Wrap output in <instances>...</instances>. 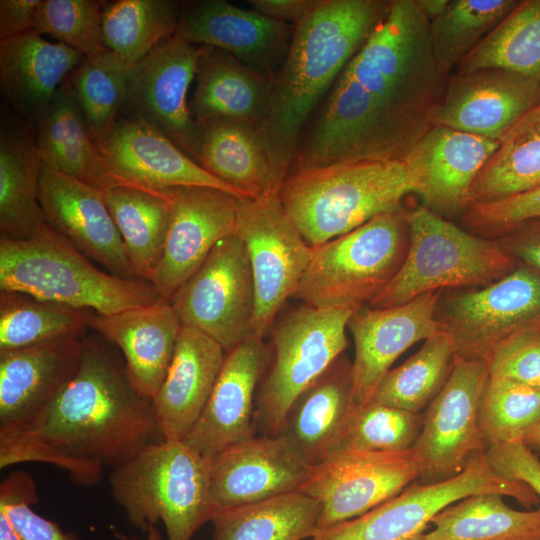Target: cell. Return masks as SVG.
Returning a JSON list of instances; mask_svg holds the SVG:
<instances>
[{"label": "cell", "mask_w": 540, "mask_h": 540, "mask_svg": "<svg viewBox=\"0 0 540 540\" xmlns=\"http://www.w3.org/2000/svg\"><path fill=\"white\" fill-rule=\"evenodd\" d=\"M446 81L427 16L416 0H391L308 121L289 173L340 162L403 161L437 125Z\"/></svg>", "instance_id": "cell-1"}, {"label": "cell", "mask_w": 540, "mask_h": 540, "mask_svg": "<svg viewBox=\"0 0 540 540\" xmlns=\"http://www.w3.org/2000/svg\"><path fill=\"white\" fill-rule=\"evenodd\" d=\"M78 372L46 406L0 427V468L41 462L80 486L98 484L105 468L125 464L164 439L152 400L132 386L119 349L91 330Z\"/></svg>", "instance_id": "cell-2"}, {"label": "cell", "mask_w": 540, "mask_h": 540, "mask_svg": "<svg viewBox=\"0 0 540 540\" xmlns=\"http://www.w3.org/2000/svg\"><path fill=\"white\" fill-rule=\"evenodd\" d=\"M391 0H319L293 28L273 75L258 132L276 189L289 173L300 136L336 80L387 12Z\"/></svg>", "instance_id": "cell-3"}, {"label": "cell", "mask_w": 540, "mask_h": 540, "mask_svg": "<svg viewBox=\"0 0 540 540\" xmlns=\"http://www.w3.org/2000/svg\"><path fill=\"white\" fill-rule=\"evenodd\" d=\"M410 193L417 187L403 161L373 160L293 171L277 189L287 215L312 247L402 208Z\"/></svg>", "instance_id": "cell-4"}, {"label": "cell", "mask_w": 540, "mask_h": 540, "mask_svg": "<svg viewBox=\"0 0 540 540\" xmlns=\"http://www.w3.org/2000/svg\"><path fill=\"white\" fill-rule=\"evenodd\" d=\"M0 291L24 293L103 315L161 298L147 280L101 270L47 224L28 239L0 238Z\"/></svg>", "instance_id": "cell-5"}, {"label": "cell", "mask_w": 540, "mask_h": 540, "mask_svg": "<svg viewBox=\"0 0 540 540\" xmlns=\"http://www.w3.org/2000/svg\"><path fill=\"white\" fill-rule=\"evenodd\" d=\"M109 482L128 521L143 532L162 521L167 540H192L216 513L210 459L184 441L150 445L111 470Z\"/></svg>", "instance_id": "cell-6"}, {"label": "cell", "mask_w": 540, "mask_h": 540, "mask_svg": "<svg viewBox=\"0 0 540 540\" xmlns=\"http://www.w3.org/2000/svg\"><path fill=\"white\" fill-rule=\"evenodd\" d=\"M407 221L405 259L369 307H393L442 289L486 286L519 266L498 239L472 233L424 205L408 211Z\"/></svg>", "instance_id": "cell-7"}, {"label": "cell", "mask_w": 540, "mask_h": 540, "mask_svg": "<svg viewBox=\"0 0 540 540\" xmlns=\"http://www.w3.org/2000/svg\"><path fill=\"white\" fill-rule=\"evenodd\" d=\"M407 212L381 213L358 228L312 247L294 298L315 308L365 306L391 282L408 249Z\"/></svg>", "instance_id": "cell-8"}, {"label": "cell", "mask_w": 540, "mask_h": 540, "mask_svg": "<svg viewBox=\"0 0 540 540\" xmlns=\"http://www.w3.org/2000/svg\"><path fill=\"white\" fill-rule=\"evenodd\" d=\"M358 308L302 304L274 321L271 350L255 398L256 434L280 435L295 399L344 353L348 321Z\"/></svg>", "instance_id": "cell-9"}, {"label": "cell", "mask_w": 540, "mask_h": 540, "mask_svg": "<svg viewBox=\"0 0 540 540\" xmlns=\"http://www.w3.org/2000/svg\"><path fill=\"white\" fill-rule=\"evenodd\" d=\"M482 493L509 496L526 507L540 503L528 485L497 475L484 450L457 476L430 484L415 481L359 517L318 529L309 540H417L444 508Z\"/></svg>", "instance_id": "cell-10"}, {"label": "cell", "mask_w": 540, "mask_h": 540, "mask_svg": "<svg viewBox=\"0 0 540 540\" xmlns=\"http://www.w3.org/2000/svg\"><path fill=\"white\" fill-rule=\"evenodd\" d=\"M235 233L246 246L255 284L253 335L263 339L286 300L294 296L312 246L287 215L276 191L239 198Z\"/></svg>", "instance_id": "cell-11"}, {"label": "cell", "mask_w": 540, "mask_h": 540, "mask_svg": "<svg viewBox=\"0 0 540 540\" xmlns=\"http://www.w3.org/2000/svg\"><path fill=\"white\" fill-rule=\"evenodd\" d=\"M182 325L193 327L229 352L253 335L256 293L243 240H220L202 266L170 300Z\"/></svg>", "instance_id": "cell-12"}, {"label": "cell", "mask_w": 540, "mask_h": 540, "mask_svg": "<svg viewBox=\"0 0 540 540\" xmlns=\"http://www.w3.org/2000/svg\"><path fill=\"white\" fill-rule=\"evenodd\" d=\"M540 319V271L519 264L509 274L450 296L437 310L455 357L487 362L495 348Z\"/></svg>", "instance_id": "cell-13"}, {"label": "cell", "mask_w": 540, "mask_h": 540, "mask_svg": "<svg viewBox=\"0 0 540 540\" xmlns=\"http://www.w3.org/2000/svg\"><path fill=\"white\" fill-rule=\"evenodd\" d=\"M488 365L456 358L443 388L425 409L420 435L412 451L417 482L430 484L460 474L470 459L485 450L478 426V410Z\"/></svg>", "instance_id": "cell-14"}, {"label": "cell", "mask_w": 540, "mask_h": 540, "mask_svg": "<svg viewBox=\"0 0 540 540\" xmlns=\"http://www.w3.org/2000/svg\"><path fill=\"white\" fill-rule=\"evenodd\" d=\"M200 46L174 35L130 69L127 95L118 116L144 121L198 162L201 126L187 104L196 77Z\"/></svg>", "instance_id": "cell-15"}, {"label": "cell", "mask_w": 540, "mask_h": 540, "mask_svg": "<svg viewBox=\"0 0 540 540\" xmlns=\"http://www.w3.org/2000/svg\"><path fill=\"white\" fill-rule=\"evenodd\" d=\"M412 449L344 451L313 466L300 492L321 505L318 529L359 517L417 481Z\"/></svg>", "instance_id": "cell-16"}, {"label": "cell", "mask_w": 540, "mask_h": 540, "mask_svg": "<svg viewBox=\"0 0 540 540\" xmlns=\"http://www.w3.org/2000/svg\"><path fill=\"white\" fill-rule=\"evenodd\" d=\"M161 190L169 203L170 224L163 256L150 283L170 301L216 244L236 232L240 197L202 186Z\"/></svg>", "instance_id": "cell-17"}, {"label": "cell", "mask_w": 540, "mask_h": 540, "mask_svg": "<svg viewBox=\"0 0 540 540\" xmlns=\"http://www.w3.org/2000/svg\"><path fill=\"white\" fill-rule=\"evenodd\" d=\"M39 201L44 222L81 253L112 275L138 278L102 190L42 161Z\"/></svg>", "instance_id": "cell-18"}, {"label": "cell", "mask_w": 540, "mask_h": 540, "mask_svg": "<svg viewBox=\"0 0 540 540\" xmlns=\"http://www.w3.org/2000/svg\"><path fill=\"white\" fill-rule=\"evenodd\" d=\"M440 292L388 307H359L348 321L354 342L353 400L366 405L396 359L419 341L440 331L437 320Z\"/></svg>", "instance_id": "cell-19"}, {"label": "cell", "mask_w": 540, "mask_h": 540, "mask_svg": "<svg viewBox=\"0 0 540 540\" xmlns=\"http://www.w3.org/2000/svg\"><path fill=\"white\" fill-rule=\"evenodd\" d=\"M114 173L128 184L148 189L202 186L248 198L206 171L161 131L150 124L118 116L95 141Z\"/></svg>", "instance_id": "cell-20"}, {"label": "cell", "mask_w": 540, "mask_h": 540, "mask_svg": "<svg viewBox=\"0 0 540 540\" xmlns=\"http://www.w3.org/2000/svg\"><path fill=\"white\" fill-rule=\"evenodd\" d=\"M312 468L282 436L256 435L234 444L210 460L216 512L297 492Z\"/></svg>", "instance_id": "cell-21"}, {"label": "cell", "mask_w": 540, "mask_h": 540, "mask_svg": "<svg viewBox=\"0 0 540 540\" xmlns=\"http://www.w3.org/2000/svg\"><path fill=\"white\" fill-rule=\"evenodd\" d=\"M540 104V80L499 68L454 72L437 116L443 125L499 140Z\"/></svg>", "instance_id": "cell-22"}, {"label": "cell", "mask_w": 540, "mask_h": 540, "mask_svg": "<svg viewBox=\"0 0 540 540\" xmlns=\"http://www.w3.org/2000/svg\"><path fill=\"white\" fill-rule=\"evenodd\" d=\"M289 23L245 10L224 0L182 4L176 35L186 42L230 53L260 72L274 75L287 54Z\"/></svg>", "instance_id": "cell-23"}, {"label": "cell", "mask_w": 540, "mask_h": 540, "mask_svg": "<svg viewBox=\"0 0 540 540\" xmlns=\"http://www.w3.org/2000/svg\"><path fill=\"white\" fill-rule=\"evenodd\" d=\"M269 350L251 336L226 353L209 400L184 442L212 459L230 446L256 436L255 398Z\"/></svg>", "instance_id": "cell-24"}, {"label": "cell", "mask_w": 540, "mask_h": 540, "mask_svg": "<svg viewBox=\"0 0 540 540\" xmlns=\"http://www.w3.org/2000/svg\"><path fill=\"white\" fill-rule=\"evenodd\" d=\"M499 140L433 127L403 160L424 206L443 217L463 214L471 186Z\"/></svg>", "instance_id": "cell-25"}, {"label": "cell", "mask_w": 540, "mask_h": 540, "mask_svg": "<svg viewBox=\"0 0 540 540\" xmlns=\"http://www.w3.org/2000/svg\"><path fill=\"white\" fill-rule=\"evenodd\" d=\"M181 327L172 303L162 297L115 314L94 312L89 324L119 349L132 386L151 400L166 377Z\"/></svg>", "instance_id": "cell-26"}, {"label": "cell", "mask_w": 540, "mask_h": 540, "mask_svg": "<svg viewBox=\"0 0 540 540\" xmlns=\"http://www.w3.org/2000/svg\"><path fill=\"white\" fill-rule=\"evenodd\" d=\"M84 336H67L0 350V427L51 402L80 367Z\"/></svg>", "instance_id": "cell-27"}, {"label": "cell", "mask_w": 540, "mask_h": 540, "mask_svg": "<svg viewBox=\"0 0 540 540\" xmlns=\"http://www.w3.org/2000/svg\"><path fill=\"white\" fill-rule=\"evenodd\" d=\"M226 352L205 333L182 325L166 377L152 399L165 440L184 441L202 414Z\"/></svg>", "instance_id": "cell-28"}, {"label": "cell", "mask_w": 540, "mask_h": 540, "mask_svg": "<svg viewBox=\"0 0 540 540\" xmlns=\"http://www.w3.org/2000/svg\"><path fill=\"white\" fill-rule=\"evenodd\" d=\"M84 55L34 30L0 41L1 94L33 126Z\"/></svg>", "instance_id": "cell-29"}, {"label": "cell", "mask_w": 540, "mask_h": 540, "mask_svg": "<svg viewBox=\"0 0 540 540\" xmlns=\"http://www.w3.org/2000/svg\"><path fill=\"white\" fill-rule=\"evenodd\" d=\"M352 362L339 356L292 403L279 436L311 466L327 460L357 408Z\"/></svg>", "instance_id": "cell-30"}, {"label": "cell", "mask_w": 540, "mask_h": 540, "mask_svg": "<svg viewBox=\"0 0 540 540\" xmlns=\"http://www.w3.org/2000/svg\"><path fill=\"white\" fill-rule=\"evenodd\" d=\"M191 114L245 123L259 130L269 108L273 75L260 72L223 50L200 46Z\"/></svg>", "instance_id": "cell-31"}, {"label": "cell", "mask_w": 540, "mask_h": 540, "mask_svg": "<svg viewBox=\"0 0 540 540\" xmlns=\"http://www.w3.org/2000/svg\"><path fill=\"white\" fill-rule=\"evenodd\" d=\"M42 159L33 126L2 115L0 126L1 237L23 240L46 224L39 201Z\"/></svg>", "instance_id": "cell-32"}, {"label": "cell", "mask_w": 540, "mask_h": 540, "mask_svg": "<svg viewBox=\"0 0 540 540\" xmlns=\"http://www.w3.org/2000/svg\"><path fill=\"white\" fill-rule=\"evenodd\" d=\"M33 128L44 163L102 191L128 184L97 148L69 82L60 87Z\"/></svg>", "instance_id": "cell-33"}, {"label": "cell", "mask_w": 540, "mask_h": 540, "mask_svg": "<svg viewBox=\"0 0 540 540\" xmlns=\"http://www.w3.org/2000/svg\"><path fill=\"white\" fill-rule=\"evenodd\" d=\"M198 123V163L206 171L248 198L277 192L268 154L256 128L224 119Z\"/></svg>", "instance_id": "cell-34"}, {"label": "cell", "mask_w": 540, "mask_h": 540, "mask_svg": "<svg viewBox=\"0 0 540 540\" xmlns=\"http://www.w3.org/2000/svg\"><path fill=\"white\" fill-rule=\"evenodd\" d=\"M104 197L136 276L150 282L163 256L170 207L162 190L122 184Z\"/></svg>", "instance_id": "cell-35"}, {"label": "cell", "mask_w": 540, "mask_h": 540, "mask_svg": "<svg viewBox=\"0 0 540 540\" xmlns=\"http://www.w3.org/2000/svg\"><path fill=\"white\" fill-rule=\"evenodd\" d=\"M320 512V503L300 491L221 509L210 521L213 540L310 539Z\"/></svg>", "instance_id": "cell-36"}, {"label": "cell", "mask_w": 540, "mask_h": 540, "mask_svg": "<svg viewBox=\"0 0 540 540\" xmlns=\"http://www.w3.org/2000/svg\"><path fill=\"white\" fill-rule=\"evenodd\" d=\"M502 494L463 498L440 511L417 540H540V506L521 511Z\"/></svg>", "instance_id": "cell-37"}, {"label": "cell", "mask_w": 540, "mask_h": 540, "mask_svg": "<svg viewBox=\"0 0 540 540\" xmlns=\"http://www.w3.org/2000/svg\"><path fill=\"white\" fill-rule=\"evenodd\" d=\"M455 359L450 337L440 330L425 339L401 365L388 371L369 402L421 413L443 388Z\"/></svg>", "instance_id": "cell-38"}, {"label": "cell", "mask_w": 540, "mask_h": 540, "mask_svg": "<svg viewBox=\"0 0 540 540\" xmlns=\"http://www.w3.org/2000/svg\"><path fill=\"white\" fill-rule=\"evenodd\" d=\"M499 68L540 80V0L516 7L456 68L471 72Z\"/></svg>", "instance_id": "cell-39"}, {"label": "cell", "mask_w": 540, "mask_h": 540, "mask_svg": "<svg viewBox=\"0 0 540 540\" xmlns=\"http://www.w3.org/2000/svg\"><path fill=\"white\" fill-rule=\"evenodd\" d=\"M182 4L174 0H116L103 11L105 46L131 65L176 35Z\"/></svg>", "instance_id": "cell-40"}, {"label": "cell", "mask_w": 540, "mask_h": 540, "mask_svg": "<svg viewBox=\"0 0 540 540\" xmlns=\"http://www.w3.org/2000/svg\"><path fill=\"white\" fill-rule=\"evenodd\" d=\"M94 311L0 291V350L67 336H84Z\"/></svg>", "instance_id": "cell-41"}, {"label": "cell", "mask_w": 540, "mask_h": 540, "mask_svg": "<svg viewBox=\"0 0 540 540\" xmlns=\"http://www.w3.org/2000/svg\"><path fill=\"white\" fill-rule=\"evenodd\" d=\"M517 0H451L430 21L433 53L448 78L460 62L516 7Z\"/></svg>", "instance_id": "cell-42"}, {"label": "cell", "mask_w": 540, "mask_h": 540, "mask_svg": "<svg viewBox=\"0 0 540 540\" xmlns=\"http://www.w3.org/2000/svg\"><path fill=\"white\" fill-rule=\"evenodd\" d=\"M540 187V124L500 141L475 178L469 206L500 201Z\"/></svg>", "instance_id": "cell-43"}, {"label": "cell", "mask_w": 540, "mask_h": 540, "mask_svg": "<svg viewBox=\"0 0 540 540\" xmlns=\"http://www.w3.org/2000/svg\"><path fill=\"white\" fill-rule=\"evenodd\" d=\"M131 64L105 50L85 56L69 83L94 141L109 130L125 102Z\"/></svg>", "instance_id": "cell-44"}, {"label": "cell", "mask_w": 540, "mask_h": 540, "mask_svg": "<svg viewBox=\"0 0 540 540\" xmlns=\"http://www.w3.org/2000/svg\"><path fill=\"white\" fill-rule=\"evenodd\" d=\"M540 420V388L489 375L478 410L485 445L523 441Z\"/></svg>", "instance_id": "cell-45"}, {"label": "cell", "mask_w": 540, "mask_h": 540, "mask_svg": "<svg viewBox=\"0 0 540 540\" xmlns=\"http://www.w3.org/2000/svg\"><path fill=\"white\" fill-rule=\"evenodd\" d=\"M422 425V413L369 402L355 409L332 455L344 451H407L413 448Z\"/></svg>", "instance_id": "cell-46"}, {"label": "cell", "mask_w": 540, "mask_h": 540, "mask_svg": "<svg viewBox=\"0 0 540 540\" xmlns=\"http://www.w3.org/2000/svg\"><path fill=\"white\" fill-rule=\"evenodd\" d=\"M107 1L40 0L33 30L48 34L84 56L107 50L102 30L103 11Z\"/></svg>", "instance_id": "cell-47"}, {"label": "cell", "mask_w": 540, "mask_h": 540, "mask_svg": "<svg viewBox=\"0 0 540 540\" xmlns=\"http://www.w3.org/2000/svg\"><path fill=\"white\" fill-rule=\"evenodd\" d=\"M37 501L36 482L24 470L10 473L0 484V511L23 540H80L37 514L31 508Z\"/></svg>", "instance_id": "cell-48"}, {"label": "cell", "mask_w": 540, "mask_h": 540, "mask_svg": "<svg viewBox=\"0 0 540 540\" xmlns=\"http://www.w3.org/2000/svg\"><path fill=\"white\" fill-rule=\"evenodd\" d=\"M540 218V187L500 201L470 205L462 214L465 229L497 239L515 225Z\"/></svg>", "instance_id": "cell-49"}, {"label": "cell", "mask_w": 540, "mask_h": 540, "mask_svg": "<svg viewBox=\"0 0 540 540\" xmlns=\"http://www.w3.org/2000/svg\"><path fill=\"white\" fill-rule=\"evenodd\" d=\"M486 363L489 375L540 388V328L534 323L514 333Z\"/></svg>", "instance_id": "cell-50"}, {"label": "cell", "mask_w": 540, "mask_h": 540, "mask_svg": "<svg viewBox=\"0 0 540 540\" xmlns=\"http://www.w3.org/2000/svg\"><path fill=\"white\" fill-rule=\"evenodd\" d=\"M486 458L502 478L528 485L540 499V458L523 441L487 445Z\"/></svg>", "instance_id": "cell-51"}, {"label": "cell", "mask_w": 540, "mask_h": 540, "mask_svg": "<svg viewBox=\"0 0 540 540\" xmlns=\"http://www.w3.org/2000/svg\"><path fill=\"white\" fill-rule=\"evenodd\" d=\"M497 239L519 264L540 271V218L519 223Z\"/></svg>", "instance_id": "cell-52"}, {"label": "cell", "mask_w": 540, "mask_h": 540, "mask_svg": "<svg viewBox=\"0 0 540 540\" xmlns=\"http://www.w3.org/2000/svg\"><path fill=\"white\" fill-rule=\"evenodd\" d=\"M40 0L0 1V41L33 30V20Z\"/></svg>", "instance_id": "cell-53"}, {"label": "cell", "mask_w": 540, "mask_h": 540, "mask_svg": "<svg viewBox=\"0 0 540 540\" xmlns=\"http://www.w3.org/2000/svg\"><path fill=\"white\" fill-rule=\"evenodd\" d=\"M319 0H250L254 10L269 18L295 24L302 20Z\"/></svg>", "instance_id": "cell-54"}, {"label": "cell", "mask_w": 540, "mask_h": 540, "mask_svg": "<svg viewBox=\"0 0 540 540\" xmlns=\"http://www.w3.org/2000/svg\"><path fill=\"white\" fill-rule=\"evenodd\" d=\"M540 124V104L525 114L512 127H510L500 138V141L515 134L526 127Z\"/></svg>", "instance_id": "cell-55"}, {"label": "cell", "mask_w": 540, "mask_h": 540, "mask_svg": "<svg viewBox=\"0 0 540 540\" xmlns=\"http://www.w3.org/2000/svg\"><path fill=\"white\" fill-rule=\"evenodd\" d=\"M416 3L431 21L445 11L449 0H416Z\"/></svg>", "instance_id": "cell-56"}, {"label": "cell", "mask_w": 540, "mask_h": 540, "mask_svg": "<svg viewBox=\"0 0 540 540\" xmlns=\"http://www.w3.org/2000/svg\"><path fill=\"white\" fill-rule=\"evenodd\" d=\"M0 540H23L2 511H0Z\"/></svg>", "instance_id": "cell-57"}, {"label": "cell", "mask_w": 540, "mask_h": 540, "mask_svg": "<svg viewBox=\"0 0 540 540\" xmlns=\"http://www.w3.org/2000/svg\"><path fill=\"white\" fill-rule=\"evenodd\" d=\"M147 533V540H161V534L156 525H152ZM113 534L119 540H138L136 537L122 534L116 529H113Z\"/></svg>", "instance_id": "cell-58"}, {"label": "cell", "mask_w": 540, "mask_h": 540, "mask_svg": "<svg viewBox=\"0 0 540 540\" xmlns=\"http://www.w3.org/2000/svg\"><path fill=\"white\" fill-rule=\"evenodd\" d=\"M523 442L531 448H540V420L528 431Z\"/></svg>", "instance_id": "cell-59"}, {"label": "cell", "mask_w": 540, "mask_h": 540, "mask_svg": "<svg viewBox=\"0 0 540 540\" xmlns=\"http://www.w3.org/2000/svg\"><path fill=\"white\" fill-rule=\"evenodd\" d=\"M535 324L540 328V319Z\"/></svg>", "instance_id": "cell-60"}, {"label": "cell", "mask_w": 540, "mask_h": 540, "mask_svg": "<svg viewBox=\"0 0 540 540\" xmlns=\"http://www.w3.org/2000/svg\"><path fill=\"white\" fill-rule=\"evenodd\" d=\"M540 450V448H538Z\"/></svg>", "instance_id": "cell-61"}]
</instances>
